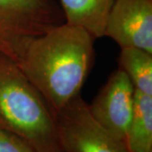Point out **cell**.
Returning <instances> with one entry per match:
<instances>
[{
	"label": "cell",
	"instance_id": "6da1fadb",
	"mask_svg": "<svg viewBox=\"0 0 152 152\" xmlns=\"http://www.w3.org/2000/svg\"><path fill=\"white\" fill-rule=\"evenodd\" d=\"M95 40L64 22L33 38L16 61L53 115L80 95L95 63Z\"/></svg>",
	"mask_w": 152,
	"mask_h": 152
},
{
	"label": "cell",
	"instance_id": "7a4b0ae2",
	"mask_svg": "<svg viewBox=\"0 0 152 152\" xmlns=\"http://www.w3.org/2000/svg\"><path fill=\"white\" fill-rule=\"evenodd\" d=\"M0 126L34 152H62L54 116L16 64L0 55Z\"/></svg>",
	"mask_w": 152,
	"mask_h": 152
},
{
	"label": "cell",
	"instance_id": "3957f363",
	"mask_svg": "<svg viewBox=\"0 0 152 152\" xmlns=\"http://www.w3.org/2000/svg\"><path fill=\"white\" fill-rule=\"evenodd\" d=\"M64 22L57 0H0V55L16 63L33 38Z\"/></svg>",
	"mask_w": 152,
	"mask_h": 152
},
{
	"label": "cell",
	"instance_id": "277c9868",
	"mask_svg": "<svg viewBox=\"0 0 152 152\" xmlns=\"http://www.w3.org/2000/svg\"><path fill=\"white\" fill-rule=\"evenodd\" d=\"M53 116L62 152H129L95 120L80 95Z\"/></svg>",
	"mask_w": 152,
	"mask_h": 152
},
{
	"label": "cell",
	"instance_id": "5b68a950",
	"mask_svg": "<svg viewBox=\"0 0 152 152\" xmlns=\"http://www.w3.org/2000/svg\"><path fill=\"white\" fill-rule=\"evenodd\" d=\"M135 89L120 69L113 72L107 83L89 105L90 113L106 130L126 144L130 125Z\"/></svg>",
	"mask_w": 152,
	"mask_h": 152
},
{
	"label": "cell",
	"instance_id": "8992f818",
	"mask_svg": "<svg viewBox=\"0 0 152 152\" xmlns=\"http://www.w3.org/2000/svg\"><path fill=\"white\" fill-rule=\"evenodd\" d=\"M104 36L120 48H135L152 53V0H115Z\"/></svg>",
	"mask_w": 152,
	"mask_h": 152
},
{
	"label": "cell",
	"instance_id": "52a82bcc",
	"mask_svg": "<svg viewBox=\"0 0 152 152\" xmlns=\"http://www.w3.org/2000/svg\"><path fill=\"white\" fill-rule=\"evenodd\" d=\"M115 0H59L65 23L84 28L95 39L104 37Z\"/></svg>",
	"mask_w": 152,
	"mask_h": 152
},
{
	"label": "cell",
	"instance_id": "ba28073f",
	"mask_svg": "<svg viewBox=\"0 0 152 152\" xmlns=\"http://www.w3.org/2000/svg\"><path fill=\"white\" fill-rule=\"evenodd\" d=\"M126 145L129 152H152V96L135 91Z\"/></svg>",
	"mask_w": 152,
	"mask_h": 152
},
{
	"label": "cell",
	"instance_id": "9c48e42d",
	"mask_svg": "<svg viewBox=\"0 0 152 152\" xmlns=\"http://www.w3.org/2000/svg\"><path fill=\"white\" fill-rule=\"evenodd\" d=\"M118 66L135 91L152 96V53L135 48H121Z\"/></svg>",
	"mask_w": 152,
	"mask_h": 152
},
{
	"label": "cell",
	"instance_id": "30bf717a",
	"mask_svg": "<svg viewBox=\"0 0 152 152\" xmlns=\"http://www.w3.org/2000/svg\"><path fill=\"white\" fill-rule=\"evenodd\" d=\"M0 152H34L20 139L0 126Z\"/></svg>",
	"mask_w": 152,
	"mask_h": 152
}]
</instances>
